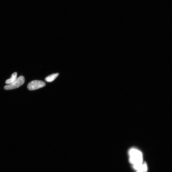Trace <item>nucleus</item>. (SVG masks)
<instances>
[{
  "instance_id": "obj_2",
  "label": "nucleus",
  "mask_w": 172,
  "mask_h": 172,
  "mask_svg": "<svg viewBox=\"0 0 172 172\" xmlns=\"http://www.w3.org/2000/svg\"><path fill=\"white\" fill-rule=\"evenodd\" d=\"M24 77L20 76L17 78L14 82L10 85L5 86L4 89L5 90L14 89L22 86L25 82Z\"/></svg>"
},
{
  "instance_id": "obj_4",
  "label": "nucleus",
  "mask_w": 172,
  "mask_h": 172,
  "mask_svg": "<svg viewBox=\"0 0 172 172\" xmlns=\"http://www.w3.org/2000/svg\"><path fill=\"white\" fill-rule=\"evenodd\" d=\"M17 73L16 72L13 73L12 75L10 78L8 79L6 81L5 83L8 85H10L14 82L17 79Z\"/></svg>"
},
{
  "instance_id": "obj_1",
  "label": "nucleus",
  "mask_w": 172,
  "mask_h": 172,
  "mask_svg": "<svg viewBox=\"0 0 172 172\" xmlns=\"http://www.w3.org/2000/svg\"><path fill=\"white\" fill-rule=\"evenodd\" d=\"M130 162L136 165L143 163V156L141 152L135 148H131L129 151Z\"/></svg>"
},
{
  "instance_id": "obj_6",
  "label": "nucleus",
  "mask_w": 172,
  "mask_h": 172,
  "mask_svg": "<svg viewBox=\"0 0 172 172\" xmlns=\"http://www.w3.org/2000/svg\"><path fill=\"white\" fill-rule=\"evenodd\" d=\"M142 170L144 172H146L148 170V166L147 164L146 163H143L142 166L140 170Z\"/></svg>"
},
{
  "instance_id": "obj_7",
  "label": "nucleus",
  "mask_w": 172,
  "mask_h": 172,
  "mask_svg": "<svg viewBox=\"0 0 172 172\" xmlns=\"http://www.w3.org/2000/svg\"><path fill=\"white\" fill-rule=\"evenodd\" d=\"M136 172H144L142 170H137V171Z\"/></svg>"
},
{
  "instance_id": "obj_5",
  "label": "nucleus",
  "mask_w": 172,
  "mask_h": 172,
  "mask_svg": "<svg viewBox=\"0 0 172 172\" xmlns=\"http://www.w3.org/2000/svg\"><path fill=\"white\" fill-rule=\"evenodd\" d=\"M58 73H54L46 77L45 80L48 82H52L59 75Z\"/></svg>"
},
{
  "instance_id": "obj_3",
  "label": "nucleus",
  "mask_w": 172,
  "mask_h": 172,
  "mask_svg": "<svg viewBox=\"0 0 172 172\" xmlns=\"http://www.w3.org/2000/svg\"><path fill=\"white\" fill-rule=\"evenodd\" d=\"M45 85V83L42 81L35 80L32 81L28 84L27 88L29 90H35L41 88Z\"/></svg>"
}]
</instances>
